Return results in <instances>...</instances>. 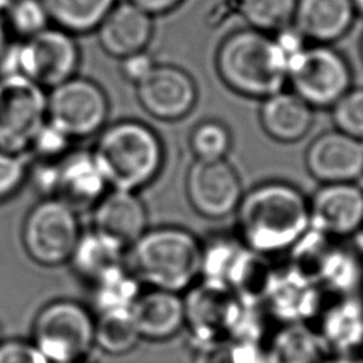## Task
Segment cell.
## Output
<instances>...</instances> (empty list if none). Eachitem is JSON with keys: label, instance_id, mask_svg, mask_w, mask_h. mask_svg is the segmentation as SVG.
Here are the masks:
<instances>
[{"label": "cell", "instance_id": "obj_1", "mask_svg": "<svg viewBox=\"0 0 363 363\" xmlns=\"http://www.w3.org/2000/svg\"><path fill=\"white\" fill-rule=\"evenodd\" d=\"M234 214L240 241L267 257L288 252L311 228L308 196L285 180L252 186L242 193Z\"/></svg>", "mask_w": 363, "mask_h": 363}, {"label": "cell", "instance_id": "obj_2", "mask_svg": "<svg viewBox=\"0 0 363 363\" xmlns=\"http://www.w3.org/2000/svg\"><path fill=\"white\" fill-rule=\"evenodd\" d=\"M289 52L278 35L251 27L228 33L216 51V71L233 92L264 99L286 84Z\"/></svg>", "mask_w": 363, "mask_h": 363}, {"label": "cell", "instance_id": "obj_3", "mask_svg": "<svg viewBox=\"0 0 363 363\" xmlns=\"http://www.w3.org/2000/svg\"><path fill=\"white\" fill-rule=\"evenodd\" d=\"M126 251V265L142 285L183 294L200 279L201 241L184 227L147 228Z\"/></svg>", "mask_w": 363, "mask_h": 363}, {"label": "cell", "instance_id": "obj_4", "mask_svg": "<svg viewBox=\"0 0 363 363\" xmlns=\"http://www.w3.org/2000/svg\"><path fill=\"white\" fill-rule=\"evenodd\" d=\"M91 152L111 189L138 193L157 179L164 164L157 132L133 119L104 128Z\"/></svg>", "mask_w": 363, "mask_h": 363}, {"label": "cell", "instance_id": "obj_5", "mask_svg": "<svg viewBox=\"0 0 363 363\" xmlns=\"http://www.w3.org/2000/svg\"><path fill=\"white\" fill-rule=\"evenodd\" d=\"M286 84L313 109H330L353 86V71L332 45L305 44L289 58Z\"/></svg>", "mask_w": 363, "mask_h": 363}, {"label": "cell", "instance_id": "obj_6", "mask_svg": "<svg viewBox=\"0 0 363 363\" xmlns=\"http://www.w3.org/2000/svg\"><path fill=\"white\" fill-rule=\"evenodd\" d=\"M95 319L79 302L57 299L45 305L33 325V343L50 363L82 360L94 345Z\"/></svg>", "mask_w": 363, "mask_h": 363}, {"label": "cell", "instance_id": "obj_7", "mask_svg": "<svg viewBox=\"0 0 363 363\" xmlns=\"http://www.w3.org/2000/svg\"><path fill=\"white\" fill-rule=\"evenodd\" d=\"M77 211L57 197H45L27 214L23 244L37 264L55 267L68 262L79 240Z\"/></svg>", "mask_w": 363, "mask_h": 363}, {"label": "cell", "instance_id": "obj_8", "mask_svg": "<svg viewBox=\"0 0 363 363\" xmlns=\"http://www.w3.org/2000/svg\"><path fill=\"white\" fill-rule=\"evenodd\" d=\"M109 116V99L95 81L74 75L50 88L47 94V121L71 139L101 132Z\"/></svg>", "mask_w": 363, "mask_h": 363}, {"label": "cell", "instance_id": "obj_9", "mask_svg": "<svg viewBox=\"0 0 363 363\" xmlns=\"http://www.w3.org/2000/svg\"><path fill=\"white\" fill-rule=\"evenodd\" d=\"M47 121L45 88L23 75L0 77V149L26 153Z\"/></svg>", "mask_w": 363, "mask_h": 363}, {"label": "cell", "instance_id": "obj_10", "mask_svg": "<svg viewBox=\"0 0 363 363\" xmlns=\"http://www.w3.org/2000/svg\"><path fill=\"white\" fill-rule=\"evenodd\" d=\"M183 295L184 328L193 350L228 340L241 302L223 284L199 279Z\"/></svg>", "mask_w": 363, "mask_h": 363}, {"label": "cell", "instance_id": "obj_11", "mask_svg": "<svg viewBox=\"0 0 363 363\" xmlns=\"http://www.w3.org/2000/svg\"><path fill=\"white\" fill-rule=\"evenodd\" d=\"M79 62L77 37L57 26L51 24L30 38L18 40V75L43 88H52L77 75Z\"/></svg>", "mask_w": 363, "mask_h": 363}, {"label": "cell", "instance_id": "obj_12", "mask_svg": "<svg viewBox=\"0 0 363 363\" xmlns=\"http://www.w3.org/2000/svg\"><path fill=\"white\" fill-rule=\"evenodd\" d=\"M184 191L191 208L208 220L231 216L244 193L237 169L227 160H194L184 179Z\"/></svg>", "mask_w": 363, "mask_h": 363}, {"label": "cell", "instance_id": "obj_13", "mask_svg": "<svg viewBox=\"0 0 363 363\" xmlns=\"http://www.w3.org/2000/svg\"><path fill=\"white\" fill-rule=\"evenodd\" d=\"M135 89L143 111L164 122L186 118L199 98L194 78L182 67L167 62H156Z\"/></svg>", "mask_w": 363, "mask_h": 363}, {"label": "cell", "instance_id": "obj_14", "mask_svg": "<svg viewBox=\"0 0 363 363\" xmlns=\"http://www.w3.org/2000/svg\"><path fill=\"white\" fill-rule=\"evenodd\" d=\"M308 200L312 230L347 240L363 228V187L356 182L320 184Z\"/></svg>", "mask_w": 363, "mask_h": 363}, {"label": "cell", "instance_id": "obj_15", "mask_svg": "<svg viewBox=\"0 0 363 363\" xmlns=\"http://www.w3.org/2000/svg\"><path fill=\"white\" fill-rule=\"evenodd\" d=\"M326 294L289 264L275 265L264 306L278 325L309 323L318 316Z\"/></svg>", "mask_w": 363, "mask_h": 363}, {"label": "cell", "instance_id": "obj_16", "mask_svg": "<svg viewBox=\"0 0 363 363\" xmlns=\"http://www.w3.org/2000/svg\"><path fill=\"white\" fill-rule=\"evenodd\" d=\"M303 162L309 176L320 184L356 182L363 176V142L329 129L311 140Z\"/></svg>", "mask_w": 363, "mask_h": 363}, {"label": "cell", "instance_id": "obj_17", "mask_svg": "<svg viewBox=\"0 0 363 363\" xmlns=\"http://www.w3.org/2000/svg\"><path fill=\"white\" fill-rule=\"evenodd\" d=\"M329 354H354L363 349V299L360 295L326 296L312 322Z\"/></svg>", "mask_w": 363, "mask_h": 363}, {"label": "cell", "instance_id": "obj_18", "mask_svg": "<svg viewBox=\"0 0 363 363\" xmlns=\"http://www.w3.org/2000/svg\"><path fill=\"white\" fill-rule=\"evenodd\" d=\"M153 30L152 16L128 0H118L94 33L108 55L122 60L147 50Z\"/></svg>", "mask_w": 363, "mask_h": 363}, {"label": "cell", "instance_id": "obj_19", "mask_svg": "<svg viewBox=\"0 0 363 363\" xmlns=\"http://www.w3.org/2000/svg\"><path fill=\"white\" fill-rule=\"evenodd\" d=\"M92 208V228L126 250L147 230V208L136 191L106 190Z\"/></svg>", "mask_w": 363, "mask_h": 363}, {"label": "cell", "instance_id": "obj_20", "mask_svg": "<svg viewBox=\"0 0 363 363\" xmlns=\"http://www.w3.org/2000/svg\"><path fill=\"white\" fill-rule=\"evenodd\" d=\"M356 16L352 0H296L291 27L308 44L332 45L352 30Z\"/></svg>", "mask_w": 363, "mask_h": 363}, {"label": "cell", "instance_id": "obj_21", "mask_svg": "<svg viewBox=\"0 0 363 363\" xmlns=\"http://www.w3.org/2000/svg\"><path fill=\"white\" fill-rule=\"evenodd\" d=\"M130 315L140 339L169 340L184 328L183 295L146 286L132 303Z\"/></svg>", "mask_w": 363, "mask_h": 363}, {"label": "cell", "instance_id": "obj_22", "mask_svg": "<svg viewBox=\"0 0 363 363\" xmlns=\"http://www.w3.org/2000/svg\"><path fill=\"white\" fill-rule=\"evenodd\" d=\"M108 187L91 150L68 152L58 160L54 197L62 200L75 211L94 207Z\"/></svg>", "mask_w": 363, "mask_h": 363}, {"label": "cell", "instance_id": "obj_23", "mask_svg": "<svg viewBox=\"0 0 363 363\" xmlns=\"http://www.w3.org/2000/svg\"><path fill=\"white\" fill-rule=\"evenodd\" d=\"M258 119L262 130L272 140L295 143L309 133L315 109L291 89H281L261 99Z\"/></svg>", "mask_w": 363, "mask_h": 363}, {"label": "cell", "instance_id": "obj_24", "mask_svg": "<svg viewBox=\"0 0 363 363\" xmlns=\"http://www.w3.org/2000/svg\"><path fill=\"white\" fill-rule=\"evenodd\" d=\"M269 363H323L329 356L319 335L309 323H284L272 332Z\"/></svg>", "mask_w": 363, "mask_h": 363}, {"label": "cell", "instance_id": "obj_25", "mask_svg": "<svg viewBox=\"0 0 363 363\" xmlns=\"http://www.w3.org/2000/svg\"><path fill=\"white\" fill-rule=\"evenodd\" d=\"M274 269L271 257L244 247L228 272L225 286L241 303L264 305Z\"/></svg>", "mask_w": 363, "mask_h": 363}, {"label": "cell", "instance_id": "obj_26", "mask_svg": "<svg viewBox=\"0 0 363 363\" xmlns=\"http://www.w3.org/2000/svg\"><path fill=\"white\" fill-rule=\"evenodd\" d=\"M125 254L126 248L118 241L92 228L81 233L68 262L79 277L92 282L108 269L123 264Z\"/></svg>", "mask_w": 363, "mask_h": 363}, {"label": "cell", "instance_id": "obj_27", "mask_svg": "<svg viewBox=\"0 0 363 363\" xmlns=\"http://www.w3.org/2000/svg\"><path fill=\"white\" fill-rule=\"evenodd\" d=\"M52 26L75 37L94 33L118 0H43Z\"/></svg>", "mask_w": 363, "mask_h": 363}, {"label": "cell", "instance_id": "obj_28", "mask_svg": "<svg viewBox=\"0 0 363 363\" xmlns=\"http://www.w3.org/2000/svg\"><path fill=\"white\" fill-rule=\"evenodd\" d=\"M140 291V281L123 262L92 281V302L98 312L130 309Z\"/></svg>", "mask_w": 363, "mask_h": 363}, {"label": "cell", "instance_id": "obj_29", "mask_svg": "<svg viewBox=\"0 0 363 363\" xmlns=\"http://www.w3.org/2000/svg\"><path fill=\"white\" fill-rule=\"evenodd\" d=\"M140 336L135 326L130 309L98 312L94 325V345L104 352L121 356L136 347Z\"/></svg>", "mask_w": 363, "mask_h": 363}, {"label": "cell", "instance_id": "obj_30", "mask_svg": "<svg viewBox=\"0 0 363 363\" xmlns=\"http://www.w3.org/2000/svg\"><path fill=\"white\" fill-rule=\"evenodd\" d=\"M201 241L200 279L225 285L228 272L235 262L244 244L235 233L216 231Z\"/></svg>", "mask_w": 363, "mask_h": 363}, {"label": "cell", "instance_id": "obj_31", "mask_svg": "<svg viewBox=\"0 0 363 363\" xmlns=\"http://www.w3.org/2000/svg\"><path fill=\"white\" fill-rule=\"evenodd\" d=\"M296 0H240L238 9L248 27L279 34L292 26Z\"/></svg>", "mask_w": 363, "mask_h": 363}, {"label": "cell", "instance_id": "obj_32", "mask_svg": "<svg viewBox=\"0 0 363 363\" xmlns=\"http://www.w3.org/2000/svg\"><path fill=\"white\" fill-rule=\"evenodd\" d=\"M189 146L194 160H221L233 146L230 128L218 119L199 121L189 133Z\"/></svg>", "mask_w": 363, "mask_h": 363}, {"label": "cell", "instance_id": "obj_33", "mask_svg": "<svg viewBox=\"0 0 363 363\" xmlns=\"http://www.w3.org/2000/svg\"><path fill=\"white\" fill-rule=\"evenodd\" d=\"M13 38H30L48 26L51 20L43 0H13L1 13Z\"/></svg>", "mask_w": 363, "mask_h": 363}, {"label": "cell", "instance_id": "obj_34", "mask_svg": "<svg viewBox=\"0 0 363 363\" xmlns=\"http://www.w3.org/2000/svg\"><path fill=\"white\" fill-rule=\"evenodd\" d=\"M335 129L363 142V86H352L332 108Z\"/></svg>", "mask_w": 363, "mask_h": 363}, {"label": "cell", "instance_id": "obj_35", "mask_svg": "<svg viewBox=\"0 0 363 363\" xmlns=\"http://www.w3.org/2000/svg\"><path fill=\"white\" fill-rule=\"evenodd\" d=\"M71 138L58 126L45 121L34 135L30 149L38 160H58L68 153Z\"/></svg>", "mask_w": 363, "mask_h": 363}, {"label": "cell", "instance_id": "obj_36", "mask_svg": "<svg viewBox=\"0 0 363 363\" xmlns=\"http://www.w3.org/2000/svg\"><path fill=\"white\" fill-rule=\"evenodd\" d=\"M26 153H11L0 149V201L13 196L28 174Z\"/></svg>", "mask_w": 363, "mask_h": 363}, {"label": "cell", "instance_id": "obj_37", "mask_svg": "<svg viewBox=\"0 0 363 363\" xmlns=\"http://www.w3.org/2000/svg\"><path fill=\"white\" fill-rule=\"evenodd\" d=\"M0 363H50L33 342L10 339L0 342Z\"/></svg>", "mask_w": 363, "mask_h": 363}, {"label": "cell", "instance_id": "obj_38", "mask_svg": "<svg viewBox=\"0 0 363 363\" xmlns=\"http://www.w3.org/2000/svg\"><path fill=\"white\" fill-rule=\"evenodd\" d=\"M58 160H37L31 167H28V174H31L34 187L45 197L55 196Z\"/></svg>", "mask_w": 363, "mask_h": 363}, {"label": "cell", "instance_id": "obj_39", "mask_svg": "<svg viewBox=\"0 0 363 363\" xmlns=\"http://www.w3.org/2000/svg\"><path fill=\"white\" fill-rule=\"evenodd\" d=\"M119 61L122 77L133 85H136L157 62L147 50L128 55Z\"/></svg>", "mask_w": 363, "mask_h": 363}, {"label": "cell", "instance_id": "obj_40", "mask_svg": "<svg viewBox=\"0 0 363 363\" xmlns=\"http://www.w3.org/2000/svg\"><path fill=\"white\" fill-rule=\"evenodd\" d=\"M191 363H234L228 342L206 346L197 350H193Z\"/></svg>", "mask_w": 363, "mask_h": 363}, {"label": "cell", "instance_id": "obj_41", "mask_svg": "<svg viewBox=\"0 0 363 363\" xmlns=\"http://www.w3.org/2000/svg\"><path fill=\"white\" fill-rule=\"evenodd\" d=\"M132 4L138 6L149 16H164L173 10H176L184 0H128Z\"/></svg>", "mask_w": 363, "mask_h": 363}, {"label": "cell", "instance_id": "obj_42", "mask_svg": "<svg viewBox=\"0 0 363 363\" xmlns=\"http://www.w3.org/2000/svg\"><path fill=\"white\" fill-rule=\"evenodd\" d=\"M323 363H363V357L359 353L354 354H329Z\"/></svg>", "mask_w": 363, "mask_h": 363}, {"label": "cell", "instance_id": "obj_43", "mask_svg": "<svg viewBox=\"0 0 363 363\" xmlns=\"http://www.w3.org/2000/svg\"><path fill=\"white\" fill-rule=\"evenodd\" d=\"M11 40H13V35L9 31V27H7L6 21H4L3 14L0 13V55L7 48V45L10 44Z\"/></svg>", "mask_w": 363, "mask_h": 363}, {"label": "cell", "instance_id": "obj_44", "mask_svg": "<svg viewBox=\"0 0 363 363\" xmlns=\"http://www.w3.org/2000/svg\"><path fill=\"white\" fill-rule=\"evenodd\" d=\"M352 240H353V245L363 254V228Z\"/></svg>", "mask_w": 363, "mask_h": 363}, {"label": "cell", "instance_id": "obj_45", "mask_svg": "<svg viewBox=\"0 0 363 363\" xmlns=\"http://www.w3.org/2000/svg\"><path fill=\"white\" fill-rule=\"evenodd\" d=\"M353 1V6L356 9V13L363 16V0H352Z\"/></svg>", "mask_w": 363, "mask_h": 363}, {"label": "cell", "instance_id": "obj_46", "mask_svg": "<svg viewBox=\"0 0 363 363\" xmlns=\"http://www.w3.org/2000/svg\"><path fill=\"white\" fill-rule=\"evenodd\" d=\"M13 0H0V13H3Z\"/></svg>", "mask_w": 363, "mask_h": 363}, {"label": "cell", "instance_id": "obj_47", "mask_svg": "<svg viewBox=\"0 0 363 363\" xmlns=\"http://www.w3.org/2000/svg\"><path fill=\"white\" fill-rule=\"evenodd\" d=\"M360 58L363 61V35H362V40H360Z\"/></svg>", "mask_w": 363, "mask_h": 363}, {"label": "cell", "instance_id": "obj_48", "mask_svg": "<svg viewBox=\"0 0 363 363\" xmlns=\"http://www.w3.org/2000/svg\"><path fill=\"white\" fill-rule=\"evenodd\" d=\"M68 363H86V362H84V359H82V360H75V362H68Z\"/></svg>", "mask_w": 363, "mask_h": 363}, {"label": "cell", "instance_id": "obj_49", "mask_svg": "<svg viewBox=\"0 0 363 363\" xmlns=\"http://www.w3.org/2000/svg\"><path fill=\"white\" fill-rule=\"evenodd\" d=\"M359 295H360V298L363 299V288H362V291H360V294H359Z\"/></svg>", "mask_w": 363, "mask_h": 363}]
</instances>
